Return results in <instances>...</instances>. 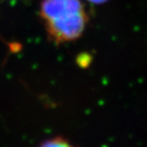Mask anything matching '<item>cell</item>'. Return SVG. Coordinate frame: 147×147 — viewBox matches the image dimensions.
<instances>
[{"mask_svg":"<svg viewBox=\"0 0 147 147\" xmlns=\"http://www.w3.org/2000/svg\"><path fill=\"white\" fill-rule=\"evenodd\" d=\"M40 15L55 42L73 41L85 28L87 15L80 0H43Z\"/></svg>","mask_w":147,"mask_h":147,"instance_id":"6da1fadb","label":"cell"},{"mask_svg":"<svg viewBox=\"0 0 147 147\" xmlns=\"http://www.w3.org/2000/svg\"><path fill=\"white\" fill-rule=\"evenodd\" d=\"M43 146H69V144L63 138H54L50 142H45Z\"/></svg>","mask_w":147,"mask_h":147,"instance_id":"7a4b0ae2","label":"cell"},{"mask_svg":"<svg viewBox=\"0 0 147 147\" xmlns=\"http://www.w3.org/2000/svg\"><path fill=\"white\" fill-rule=\"evenodd\" d=\"M89 1H90L92 3H96V4H101L105 1H107V0H89Z\"/></svg>","mask_w":147,"mask_h":147,"instance_id":"3957f363","label":"cell"}]
</instances>
